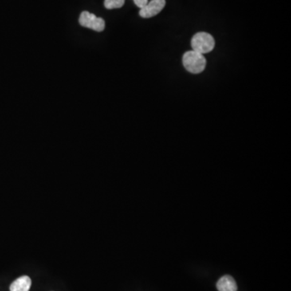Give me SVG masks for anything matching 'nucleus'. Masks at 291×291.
Instances as JSON below:
<instances>
[{
  "label": "nucleus",
  "instance_id": "obj_1",
  "mask_svg": "<svg viewBox=\"0 0 291 291\" xmlns=\"http://www.w3.org/2000/svg\"><path fill=\"white\" fill-rule=\"evenodd\" d=\"M184 68L192 74H200L203 72L206 66V57L196 51H187L182 57Z\"/></svg>",
  "mask_w": 291,
  "mask_h": 291
},
{
  "label": "nucleus",
  "instance_id": "obj_2",
  "mask_svg": "<svg viewBox=\"0 0 291 291\" xmlns=\"http://www.w3.org/2000/svg\"><path fill=\"white\" fill-rule=\"evenodd\" d=\"M191 46L193 50L204 55L214 49L215 41L210 33L200 32L196 33L192 38Z\"/></svg>",
  "mask_w": 291,
  "mask_h": 291
},
{
  "label": "nucleus",
  "instance_id": "obj_3",
  "mask_svg": "<svg viewBox=\"0 0 291 291\" xmlns=\"http://www.w3.org/2000/svg\"><path fill=\"white\" fill-rule=\"evenodd\" d=\"M79 22L81 26L96 32H102L105 28V22L103 19L96 17L95 15L88 13L87 11L81 13Z\"/></svg>",
  "mask_w": 291,
  "mask_h": 291
},
{
  "label": "nucleus",
  "instance_id": "obj_4",
  "mask_svg": "<svg viewBox=\"0 0 291 291\" xmlns=\"http://www.w3.org/2000/svg\"><path fill=\"white\" fill-rule=\"evenodd\" d=\"M166 0H151L146 6L140 9L139 16L143 18H151L159 14L164 9Z\"/></svg>",
  "mask_w": 291,
  "mask_h": 291
},
{
  "label": "nucleus",
  "instance_id": "obj_5",
  "mask_svg": "<svg viewBox=\"0 0 291 291\" xmlns=\"http://www.w3.org/2000/svg\"><path fill=\"white\" fill-rule=\"evenodd\" d=\"M216 286L218 291H237L238 289L237 282L230 275H226L221 277L217 282Z\"/></svg>",
  "mask_w": 291,
  "mask_h": 291
},
{
  "label": "nucleus",
  "instance_id": "obj_6",
  "mask_svg": "<svg viewBox=\"0 0 291 291\" xmlns=\"http://www.w3.org/2000/svg\"><path fill=\"white\" fill-rule=\"evenodd\" d=\"M31 285H32V281H31L30 277L28 276H22L12 283V285H10V290L29 291Z\"/></svg>",
  "mask_w": 291,
  "mask_h": 291
},
{
  "label": "nucleus",
  "instance_id": "obj_7",
  "mask_svg": "<svg viewBox=\"0 0 291 291\" xmlns=\"http://www.w3.org/2000/svg\"><path fill=\"white\" fill-rule=\"evenodd\" d=\"M124 4L125 0H104V7L107 9H121Z\"/></svg>",
  "mask_w": 291,
  "mask_h": 291
},
{
  "label": "nucleus",
  "instance_id": "obj_8",
  "mask_svg": "<svg viewBox=\"0 0 291 291\" xmlns=\"http://www.w3.org/2000/svg\"><path fill=\"white\" fill-rule=\"evenodd\" d=\"M134 2H135V5L141 9L147 5L148 0H134Z\"/></svg>",
  "mask_w": 291,
  "mask_h": 291
}]
</instances>
